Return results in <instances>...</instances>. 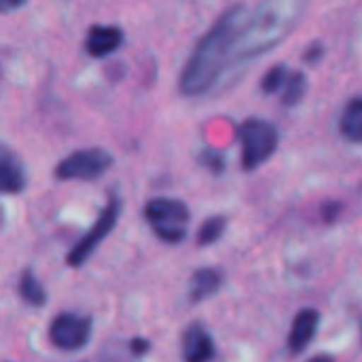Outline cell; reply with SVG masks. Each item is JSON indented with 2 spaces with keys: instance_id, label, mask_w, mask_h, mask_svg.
<instances>
[{
  "instance_id": "6",
  "label": "cell",
  "mask_w": 362,
  "mask_h": 362,
  "mask_svg": "<svg viewBox=\"0 0 362 362\" xmlns=\"http://www.w3.org/2000/svg\"><path fill=\"white\" fill-rule=\"evenodd\" d=\"M112 165V155L104 148H81L62 159L55 168L59 180H98Z\"/></svg>"
},
{
  "instance_id": "16",
  "label": "cell",
  "mask_w": 362,
  "mask_h": 362,
  "mask_svg": "<svg viewBox=\"0 0 362 362\" xmlns=\"http://www.w3.org/2000/svg\"><path fill=\"white\" fill-rule=\"evenodd\" d=\"M227 229V218L225 216H210L204 221V225L197 231V244L199 246H212L216 244Z\"/></svg>"
},
{
  "instance_id": "10",
  "label": "cell",
  "mask_w": 362,
  "mask_h": 362,
  "mask_svg": "<svg viewBox=\"0 0 362 362\" xmlns=\"http://www.w3.org/2000/svg\"><path fill=\"white\" fill-rule=\"evenodd\" d=\"M123 30L117 25H91L85 38V51L95 57H108L123 45Z\"/></svg>"
},
{
  "instance_id": "1",
  "label": "cell",
  "mask_w": 362,
  "mask_h": 362,
  "mask_svg": "<svg viewBox=\"0 0 362 362\" xmlns=\"http://www.w3.org/2000/svg\"><path fill=\"white\" fill-rule=\"evenodd\" d=\"M246 15L248 8L244 4H233L199 38L178 78V89L182 95H204L218 83L233 59V47L246 21Z\"/></svg>"
},
{
  "instance_id": "21",
  "label": "cell",
  "mask_w": 362,
  "mask_h": 362,
  "mask_svg": "<svg viewBox=\"0 0 362 362\" xmlns=\"http://www.w3.org/2000/svg\"><path fill=\"white\" fill-rule=\"evenodd\" d=\"M148 350H151V344H148V339H144V337H134V339L129 341V352H132V356H136V358L146 356Z\"/></svg>"
},
{
  "instance_id": "2",
  "label": "cell",
  "mask_w": 362,
  "mask_h": 362,
  "mask_svg": "<svg viewBox=\"0 0 362 362\" xmlns=\"http://www.w3.org/2000/svg\"><path fill=\"white\" fill-rule=\"evenodd\" d=\"M310 0H261L240 30L231 64L257 59L278 47L303 19Z\"/></svg>"
},
{
  "instance_id": "19",
  "label": "cell",
  "mask_w": 362,
  "mask_h": 362,
  "mask_svg": "<svg viewBox=\"0 0 362 362\" xmlns=\"http://www.w3.org/2000/svg\"><path fill=\"white\" fill-rule=\"evenodd\" d=\"M322 55H325V45L322 42H312L303 53V62L305 64H318L322 59Z\"/></svg>"
},
{
  "instance_id": "22",
  "label": "cell",
  "mask_w": 362,
  "mask_h": 362,
  "mask_svg": "<svg viewBox=\"0 0 362 362\" xmlns=\"http://www.w3.org/2000/svg\"><path fill=\"white\" fill-rule=\"evenodd\" d=\"M28 0H0V13H11L17 11L19 6H23Z\"/></svg>"
},
{
  "instance_id": "12",
  "label": "cell",
  "mask_w": 362,
  "mask_h": 362,
  "mask_svg": "<svg viewBox=\"0 0 362 362\" xmlns=\"http://www.w3.org/2000/svg\"><path fill=\"white\" fill-rule=\"evenodd\" d=\"M223 286V274L214 267H202L191 276L189 282V299L191 303H202L214 297Z\"/></svg>"
},
{
  "instance_id": "14",
  "label": "cell",
  "mask_w": 362,
  "mask_h": 362,
  "mask_svg": "<svg viewBox=\"0 0 362 362\" xmlns=\"http://www.w3.org/2000/svg\"><path fill=\"white\" fill-rule=\"evenodd\" d=\"M19 297L32 308H42L47 303V291L32 269H23L19 276Z\"/></svg>"
},
{
  "instance_id": "9",
  "label": "cell",
  "mask_w": 362,
  "mask_h": 362,
  "mask_svg": "<svg viewBox=\"0 0 362 362\" xmlns=\"http://www.w3.org/2000/svg\"><path fill=\"white\" fill-rule=\"evenodd\" d=\"M214 356H216V346L210 331L199 322L189 325L182 335V361L210 362Z\"/></svg>"
},
{
  "instance_id": "8",
  "label": "cell",
  "mask_w": 362,
  "mask_h": 362,
  "mask_svg": "<svg viewBox=\"0 0 362 362\" xmlns=\"http://www.w3.org/2000/svg\"><path fill=\"white\" fill-rule=\"evenodd\" d=\"M318 327H320V314L318 310L314 308H303L293 325H291V333H288V341H286V348L293 356H299L308 350V346L314 341L316 333H318Z\"/></svg>"
},
{
  "instance_id": "23",
  "label": "cell",
  "mask_w": 362,
  "mask_h": 362,
  "mask_svg": "<svg viewBox=\"0 0 362 362\" xmlns=\"http://www.w3.org/2000/svg\"><path fill=\"white\" fill-rule=\"evenodd\" d=\"M308 362H335V361H333V356H329V354H318V356L310 358Z\"/></svg>"
},
{
  "instance_id": "18",
  "label": "cell",
  "mask_w": 362,
  "mask_h": 362,
  "mask_svg": "<svg viewBox=\"0 0 362 362\" xmlns=\"http://www.w3.org/2000/svg\"><path fill=\"white\" fill-rule=\"evenodd\" d=\"M199 163L206 168V170H210L212 174H223L225 172V168H227V161H225V157L218 153V151H212V148H206L202 155H199Z\"/></svg>"
},
{
  "instance_id": "15",
  "label": "cell",
  "mask_w": 362,
  "mask_h": 362,
  "mask_svg": "<svg viewBox=\"0 0 362 362\" xmlns=\"http://www.w3.org/2000/svg\"><path fill=\"white\" fill-rule=\"evenodd\" d=\"M308 76L303 74V72H293V74H288V78H286V83H284V95H282V102H284V106H297L301 100H303V95L308 93Z\"/></svg>"
},
{
  "instance_id": "7",
  "label": "cell",
  "mask_w": 362,
  "mask_h": 362,
  "mask_svg": "<svg viewBox=\"0 0 362 362\" xmlns=\"http://www.w3.org/2000/svg\"><path fill=\"white\" fill-rule=\"evenodd\" d=\"M49 339L64 352H78L91 341V318L64 312L53 318L49 327Z\"/></svg>"
},
{
  "instance_id": "3",
  "label": "cell",
  "mask_w": 362,
  "mask_h": 362,
  "mask_svg": "<svg viewBox=\"0 0 362 362\" xmlns=\"http://www.w3.org/2000/svg\"><path fill=\"white\" fill-rule=\"evenodd\" d=\"M144 218L153 233L165 244H180L189 231V208L180 199L157 197L144 206Z\"/></svg>"
},
{
  "instance_id": "4",
  "label": "cell",
  "mask_w": 362,
  "mask_h": 362,
  "mask_svg": "<svg viewBox=\"0 0 362 362\" xmlns=\"http://www.w3.org/2000/svg\"><path fill=\"white\" fill-rule=\"evenodd\" d=\"M238 138L242 144V168L246 172L263 165L278 148V129L263 119H248L238 127Z\"/></svg>"
},
{
  "instance_id": "5",
  "label": "cell",
  "mask_w": 362,
  "mask_h": 362,
  "mask_svg": "<svg viewBox=\"0 0 362 362\" xmlns=\"http://www.w3.org/2000/svg\"><path fill=\"white\" fill-rule=\"evenodd\" d=\"M119 216H121V199L112 195L108 204L104 206V210L100 212V216L95 218V223L91 225V229L70 248L66 257V265L74 269L83 267L91 259V255L98 250V246L112 233V229L119 223Z\"/></svg>"
},
{
  "instance_id": "17",
  "label": "cell",
  "mask_w": 362,
  "mask_h": 362,
  "mask_svg": "<svg viewBox=\"0 0 362 362\" xmlns=\"http://www.w3.org/2000/svg\"><path fill=\"white\" fill-rule=\"evenodd\" d=\"M286 78H288L286 66H284V64H276V66H272V68L265 72V76L261 78V91H263L265 95L278 93V91L284 87Z\"/></svg>"
},
{
  "instance_id": "13",
  "label": "cell",
  "mask_w": 362,
  "mask_h": 362,
  "mask_svg": "<svg viewBox=\"0 0 362 362\" xmlns=\"http://www.w3.org/2000/svg\"><path fill=\"white\" fill-rule=\"evenodd\" d=\"M339 134L350 142H362V100L352 98L339 117Z\"/></svg>"
},
{
  "instance_id": "11",
  "label": "cell",
  "mask_w": 362,
  "mask_h": 362,
  "mask_svg": "<svg viewBox=\"0 0 362 362\" xmlns=\"http://www.w3.org/2000/svg\"><path fill=\"white\" fill-rule=\"evenodd\" d=\"M25 168L17 159V155L4 146H0V193L17 195L25 189Z\"/></svg>"
},
{
  "instance_id": "20",
  "label": "cell",
  "mask_w": 362,
  "mask_h": 362,
  "mask_svg": "<svg viewBox=\"0 0 362 362\" xmlns=\"http://www.w3.org/2000/svg\"><path fill=\"white\" fill-rule=\"evenodd\" d=\"M341 210H344V206H341L339 202H327V204L322 206V221H325V223H335V221L339 218Z\"/></svg>"
}]
</instances>
